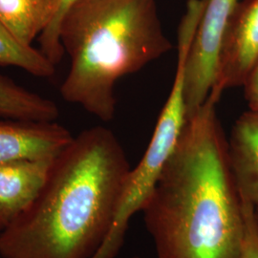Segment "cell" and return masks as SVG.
<instances>
[{
    "mask_svg": "<svg viewBox=\"0 0 258 258\" xmlns=\"http://www.w3.org/2000/svg\"><path fill=\"white\" fill-rule=\"evenodd\" d=\"M198 24L197 17L185 15L179 25L177 66L171 90L160 113L148 148L137 166L131 167L125 182V194L135 203L148 200L186 123L184 71Z\"/></svg>",
    "mask_w": 258,
    "mask_h": 258,
    "instance_id": "4",
    "label": "cell"
},
{
    "mask_svg": "<svg viewBox=\"0 0 258 258\" xmlns=\"http://www.w3.org/2000/svg\"><path fill=\"white\" fill-rule=\"evenodd\" d=\"M241 201L244 214V231L239 258H258V219L255 208L243 198Z\"/></svg>",
    "mask_w": 258,
    "mask_h": 258,
    "instance_id": "14",
    "label": "cell"
},
{
    "mask_svg": "<svg viewBox=\"0 0 258 258\" xmlns=\"http://www.w3.org/2000/svg\"><path fill=\"white\" fill-rule=\"evenodd\" d=\"M53 0H0V22L22 44L32 43L46 29Z\"/></svg>",
    "mask_w": 258,
    "mask_h": 258,
    "instance_id": "10",
    "label": "cell"
},
{
    "mask_svg": "<svg viewBox=\"0 0 258 258\" xmlns=\"http://www.w3.org/2000/svg\"><path fill=\"white\" fill-rule=\"evenodd\" d=\"M255 213H256V216H257L258 219V208H255Z\"/></svg>",
    "mask_w": 258,
    "mask_h": 258,
    "instance_id": "16",
    "label": "cell"
},
{
    "mask_svg": "<svg viewBox=\"0 0 258 258\" xmlns=\"http://www.w3.org/2000/svg\"><path fill=\"white\" fill-rule=\"evenodd\" d=\"M241 0H206L185 63L184 98L190 117L207 101L216 77L222 40Z\"/></svg>",
    "mask_w": 258,
    "mask_h": 258,
    "instance_id": "5",
    "label": "cell"
},
{
    "mask_svg": "<svg viewBox=\"0 0 258 258\" xmlns=\"http://www.w3.org/2000/svg\"><path fill=\"white\" fill-rule=\"evenodd\" d=\"M74 0H53L52 14L46 29L38 37L39 50L53 63L58 64L64 55L59 41V27L62 17Z\"/></svg>",
    "mask_w": 258,
    "mask_h": 258,
    "instance_id": "13",
    "label": "cell"
},
{
    "mask_svg": "<svg viewBox=\"0 0 258 258\" xmlns=\"http://www.w3.org/2000/svg\"><path fill=\"white\" fill-rule=\"evenodd\" d=\"M54 159L0 163V231L33 203L43 186Z\"/></svg>",
    "mask_w": 258,
    "mask_h": 258,
    "instance_id": "8",
    "label": "cell"
},
{
    "mask_svg": "<svg viewBox=\"0 0 258 258\" xmlns=\"http://www.w3.org/2000/svg\"><path fill=\"white\" fill-rule=\"evenodd\" d=\"M217 103L187 118L142 211L157 258H239L243 207Z\"/></svg>",
    "mask_w": 258,
    "mask_h": 258,
    "instance_id": "1",
    "label": "cell"
},
{
    "mask_svg": "<svg viewBox=\"0 0 258 258\" xmlns=\"http://www.w3.org/2000/svg\"><path fill=\"white\" fill-rule=\"evenodd\" d=\"M131 166L110 129L83 130L54 158L39 194L0 231L2 258H94Z\"/></svg>",
    "mask_w": 258,
    "mask_h": 258,
    "instance_id": "2",
    "label": "cell"
},
{
    "mask_svg": "<svg viewBox=\"0 0 258 258\" xmlns=\"http://www.w3.org/2000/svg\"><path fill=\"white\" fill-rule=\"evenodd\" d=\"M228 152L240 197L258 208V111L249 109L235 120Z\"/></svg>",
    "mask_w": 258,
    "mask_h": 258,
    "instance_id": "9",
    "label": "cell"
},
{
    "mask_svg": "<svg viewBox=\"0 0 258 258\" xmlns=\"http://www.w3.org/2000/svg\"><path fill=\"white\" fill-rule=\"evenodd\" d=\"M132 258H138V257H132Z\"/></svg>",
    "mask_w": 258,
    "mask_h": 258,
    "instance_id": "17",
    "label": "cell"
},
{
    "mask_svg": "<svg viewBox=\"0 0 258 258\" xmlns=\"http://www.w3.org/2000/svg\"><path fill=\"white\" fill-rule=\"evenodd\" d=\"M58 116L55 102L0 74V118L54 121Z\"/></svg>",
    "mask_w": 258,
    "mask_h": 258,
    "instance_id": "11",
    "label": "cell"
},
{
    "mask_svg": "<svg viewBox=\"0 0 258 258\" xmlns=\"http://www.w3.org/2000/svg\"><path fill=\"white\" fill-rule=\"evenodd\" d=\"M0 66H13L37 78L55 73L53 64L39 49L22 44L0 22Z\"/></svg>",
    "mask_w": 258,
    "mask_h": 258,
    "instance_id": "12",
    "label": "cell"
},
{
    "mask_svg": "<svg viewBox=\"0 0 258 258\" xmlns=\"http://www.w3.org/2000/svg\"><path fill=\"white\" fill-rule=\"evenodd\" d=\"M0 258H2V257H1V256H0Z\"/></svg>",
    "mask_w": 258,
    "mask_h": 258,
    "instance_id": "18",
    "label": "cell"
},
{
    "mask_svg": "<svg viewBox=\"0 0 258 258\" xmlns=\"http://www.w3.org/2000/svg\"><path fill=\"white\" fill-rule=\"evenodd\" d=\"M73 137L55 120L0 118V163L54 159Z\"/></svg>",
    "mask_w": 258,
    "mask_h": 258,
    "instance_id": "7",
    "label": "cell"
},
{
    "mask_svg": "<svg viewBox=\"0 0 258 258\" xmlns=\"http://www.w3.org/2000/svg\"><path fill=\"white\" fill-rule=\"evenodd\" d=\"M258 61V0H241L222 40L210 95L220 101L228 89L243 86Z\"/></svg>",
    "mask_w": 258,
    "mask_h": 258,
    "instance_id": "6",
    "label": "cell"
},
{
    "mask_svg": "<svg viewBox=\"0 0 258 258\" xmlns=\"http://www.w3.org/2000/svg\"><path fill=\"white\" fill-rule=\"evenodd\" d=\"M242 87L249 110L258 111V61Z\"/></svg>",
    "mask_w": 258,
    "mask_h": 258,
    "instance_id": "15",
    "label": "cell"
},
{
    "mask_svg": "<svg viewBox=\"0 0 258 258\" xmlns=\"http://www.w3.org/2000/svg\"><path fill=\"white\" fill-rule=\"evenodd\" d=\"M59 41L70 58L62 99L102 121L115 116L120 79L173 48L157 0H74L61 19Z\"/></svg>",
    "mask_w": 258,
    "mask_h": 258,
    "instance_id": "3",
    "label": "cell"
}]
</instances>
